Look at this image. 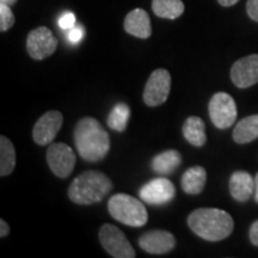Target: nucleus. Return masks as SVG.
Wrapping results in <instances>:
<instances>
[{"mask_svg": "<svg viewBox=\"0 0 258 258\" xmlns=\"http://www.w3.org/2000/svg\"><path fill=\"white\" fill-rule=\"evenodd\" d=\"M139 245L144 251L152 254H163L175 249L176 239L172 233L163 230L146 232L139 238Z\"/></svg>", "mask_w": 258, "mask_h": 258, "instance_id": "13", "label": "nucleus"}, {"mask_svg": "<svg viewBox=\"0 0 258 258\" xmlns=\"http://www.w3.org/2000/svg\"><path fill=\"white\" fill-rule=\"evenodd\" d=\"M15 24V15L11 6L0 3V31H8Z\"/></svg>", "mask_w": 258, "mask_h": 258, "instance_id": "23", "label": "nucleus"}, {"mask_svg": "<svg viewBox=\"0 0 258 258\" xmlns=\"http://www.w3.org/2000/svg\"><path fill=\"white\" fill-rule=\"evenodd\" d=\"M246 12L252 21L258 23V0H247Z\"/></svg>", "mask_w": 258, "mask_h": 258, "instance_id": "25", "label": "nucleus"}, {"mask_svg": "<svg viewBox=\"0 0 258 258\" xmlns=\"http://www.w3.org/2000/svg\"><path fill=\"white\" fill-rule=\"evenodd\" d=\"M59 25L61 29H64V30H71L74 25H76V16H74L72 12H67L61 16Z\"/></svg>", "mask_w": 258, "mask_h": 258, "instance_id": "24", "label": "nucleus"}, {"mask_svg": "<svg viewBox=\"0 0 258 258\" xmlns=\"http://www.w3.org/2000/svg\"><path fill=\"white\" fill-rule=\"evenodd\" d=\"M182 189L188 195H199L205 189L207 183V171L202 166H191L183 173Z\"/></svg>", "mask_w": 258, "mask_h": 258, "instance_id": "16", "label": "nucleus"}, {"mask_svg": "<svg viewBox=\"0 0 258 258\" xmlns=\"http://www.w3.org/2000/svg\"><path fill=\"white\" fill-rule=\"evenodd\" d=\"M112 189V182L99 171H85L73 179L69 188V198L76 205L89 206L102 201Z\"/></svg>", "mask_w": 258, "mask_h": 258, "instance_id": "3", "label": "nucleus"}, {"mask_svg": "<svg viewBox=\"0 0 258 258\" xmlns=\"http://www.w3.org/2000/svg\"><path fill=\"white\" fill-rule=\"evenodd\" d=\"M208 114L215 127L227 129L237 120V104L231 95L218 92L209 101Z\"/></svg>", "mask_w": 258, "mask_h": 258, "instance_id": "6", "label": "nucleus"}, {"mask_svg": "<svg viewBox=\"0 0 258 258\" xmlns=\"http://www.w3.org/2000/svg\"><path fill=\"white\" fill-rule=\"evenodd\" d=\"M231 196L238 202H247L254 194V178L246 171H235L230 178Z\"/></svg>", "mask_w": 258, "mask_h": 258, "instance_id": "15", "label": "nucleus"}, {"mask_svg": "<svg viewBox=\"0 0 258 258\" xmlns=\"http://www.w3.org/2000/svg\"><path fill=\"white\" fill-rule=\"evenodd\" d=\"M74 144L84 160L97 163L110 150V137L96 118L84 117L74 128Z\"/></svg>", "mask_w": 258, "mask_h": 258, "instance_id": "1", "label": "nucleus"}, {"mask_svg": "<svg viewBox=\"0 0 258 258\" xmlns=\"http://www.w3.org/2000/svg\"><path fill=\"white\" fill-rule=\"evenodd\" d=\"M0 3H2V4L9 5V6H14L16 3H17V0H0Z\"/></svg>", "mask_w": 258, "mask_h": 258, "instance_id": "31", "label": "nucleus"}, {"mask_svg": "<svg viewBox=\"0 0 258 258\" xmlns=\"http://www.w3.org/2000/svg\"><path fill=\"white\" fill-rule=\"evenodd\" d=\"M183 135L190 145L202 147L207 141L205 122L199 116H190L183 124Z\"/></svg>", "mask_w": 258, "mask_h": 258, "instance_id": "18", "label": "nucleus"}, {"mask_svg": "<svg viewBox=\"0 0 258 258\" xmlns=\"http://www.w3.org/2000/svg\"><path fill=\"white\" fill-rule=\"evenodd\" d=\"M152 10L158 17L176 19L184 12V4L182 0H153Z\"/></svg>", "mask_w": 258, "mask_h": 258, "instance_id": "20", "label": "nucleus"}, {"mask_svg": "<svg viewBox=\"0 0 258 258\" xmlns=\"http://www.w3.org/2000/svg\"><path fill=\"white\" fill-rule=\"evenodd\" d=\"M76 154L69 145L51 144L47 150V163L53 173L60 178H67L76 166Z\"/></svg>", "mask_w": 258, "mask_h": 258, "instance_id": "8", "label": "nucleus"}, {"mask_svg": "<svg viewBox=\"0 0 258 258\" xmlns=\"http://www.w3.org/2000/svg\"><path fill=\"white\" fill-rule=\"evenodd\" d=\"M253 198L256 203H258V172L257 175L254 176V194H253Z\"/></svg>", "mask_w": 258, "mask_h": 258, "instance_id": "30", "label": "nucleus"}, {"mask_svg": "<svg viewBox=\"0 0 258 258\" xmlns=\"http://www.w3.org/2000/svg\"><path fill=\"white\" fill-rule=\"evenodd\" d=\"M176 195L173 183L165 177L152 179L145 184L139 191V196L144 202L152 206H163L172 201Z\"/></svg>", "mask_w": 258, "mask_h": 258, "instance_id": "10", "label": "nucleus"}, {"mask_svg": "<svg viewBox=\"0 0 258 258\" xmlns=\"http://www.w3.org/2000/svg\"><path fill=\"white\" fill-rule=\"evenodd\" d=\"M182 163V156L178 151L167 150L156 156L151 161V167L158 175L166 176L172 173Z\"/></svg>", "mask_w": 258, "mask_h": 258, "instance_id": "17", "label": "nucleus"}, {"mask_svg": "<svg viewBox=\"0 0 258 258\" xmlns=\"http://www.w3.org/2000/svg\"><path fill=\"white\" fill-rule=\"evenodd\" d=\"M188 225L194 233L208 241L224 240L234 228L231 215L218 208H199L191 212Z\"/></svg>", "mask_w": 258, "mask_h": 258, "instance_id": "2", "label": "nucleus"}, {"mask_svg": "<svg viewBox=\"0 0 258 258\" xmlns=\"http://www.w3.org/2000/svg\"><path fill=\"white\" fill-rule=\"evenodd\" d=\"M232 135L235 143L240 145L258 139V115H251L240 120L235 124Z\"/></svg>", "mask_w": 258, "mask_h": 258, "instance_id": "19", "label": "nucleus"}, {"mask_svg": "<svg viewBox=\"0 0 258 258\" xmlns=\"http://www.w3.org/2000/svg\"><path fill=\"white\" fill-rule=\"evenodd\" d=\"M171 90L169 71L158 69L148 78L144 90V102L148 106H158L167 101Z\"/></svg>", "mask_w": 258, "mask_h": 258, "instance_id": "7", "label": "nucleus"}, {"mask_svg": "<svg viewBox=\"0 0 258 258\" xmlns=\"http://www.w3.org/2000/svg\"><path fill=\"white\" fill-rule=\"evenodd\" d=\"M16 166V150L11 140L6 137L0 138V176L11 175Z\"/></svg>", "mask_w": 258, "mask_h": 258, "instance_id": "21", "label": "nucleus"}, {"mask_svg": "<svg viewBox=\"0 0 258 258\" xmlns=\"http://www.w3.org/2000/svg\"><path fill=\"white\" fill-rule=\"evenodd\" d=\"M239 0H218V3L221 6H225V8H230V6H233L237 4Z\"/></svg>", "mask_w": 258, "mask_h": 258, "instance_id": "29", "label": "nucleus"}, {"mask_svg": "<svg viewBox=\"0 0 258 258\" xmlns=\"http://www.w3.org/2000/svg\"><path fill=\"white\" fill-rule=\"evenodd\" d=\"M108 211L115 220L132 227H143L148 221L144 203L127 194H115L108 202Z\"/></svg>", "mask_w": 258, "mask_h": 258, "instance_id": "4", "label": "nucleus"}, {"mask_svg": "<svg viewBox=\"0 0 258 258\" xmlns=\"http://www.w3.org/2000/svg\"><path fill=\"white\" fill-rule=\"evenodd\" d=\"M131 118V109L125 103L116 104L108 116V125L115 132H124Z\"/></svg>", "mask_w": 258, "mask_h": 258, "instance_id": "22", "label": "nucleus"}, {"mask_svg": "<svg viewBox=\"0 0 258 258\" xmlns=\"http://www.w3.org/2000/svg\"><path fill=\"white\" fill-rule=\"evenodd\" d=\"M63 117L62 114L57 110H49L38 118L32 129L34 141L40 146L53 143L56 134L62 127Z\"/></svg>", "mask_w": 258, "mask_h": 258, "instance_id": "11", "label": "nucleus"}, {"mask_svg": "<svg viewBox=\"0 0 258 258\" xmlns=\"http://www.w3.org/2000/svg\"><path fill=\"white\" fill-rule=\"evenodd\" d=\"M83 29L79 27H73L69 32V40L72 42V43H78V42L83 38Z\"/></svg>", "mask_w": 258, "mask_h": 258, "instance_id": "26", "label": "nucleus"}, {"mask_svg": "<svg viewBox=\"0 0 258 258\" xmlns=\"http://www.w3.org/2000/svg\"><path fill=\"white\" fill-rule=\"evenodd\" d=\"M231 79L239 89H247L257 84L258 54H251L235 61L231 69Z\"/></svg>", "mask_w": 258, "mask_h": 258, "instance_id": "12", "label": "nucleus"}, {"mask_svg": "<svg viewBox=\"0 0 258 258\" xmlns=\"http://www.w3.org/2000/svg\"><path fill=\"white\" fill-rule=\"evenodd\" d=\"M99 241L104 250L115 258H134L137 256L125 234L115 225L104 224L98 233Z\"/></svg>", "mask_w": 258, "mask_h": 258, "instance_id": "5", "label": "nucleus"}, {"mask_svg": "<svg viewBox=\"0 0 258 258\" xmlns=\"http://www.w3.org/2000/svg\"><path fill=\"white\" fill-rule=\"evenodd\" d=\"M10 234V226L8 222H6L4 219L0 220V237L5 238Z\"/></svg>", "mask_w": 258, "mask_h": 258, "instance_id": "28", "label": "nucleus"}, {"mask_svg": "<svg viewBox=\"0 0 258 258\" xmlns=\"http://www.w3.org/2000/svg\"><path fill=\"white\" fill-rule=\"evenodd\" d=\"M249 237L251 244H253L254 246H258V220H256L252 225H251Z\"/></svg>", "mask_w": 258, "mask_h": 258, "instance_id": "27", "label": "nucleus"}, {"mask_svg": "<svg viewBox=\"0 0 258 258\" xmlns=\"http://www.w3.org/2000/svg\"><path fill=\"white\" fill-rule=\"evenodd\" d=\"M124 30L132 36L139 38H148L152 34V27H151L150 16L143 9H134L125 16Z\"/></svg>", "mask_w": 258, "mask_h": 258, "instance_id": "14", "label": "nucleus"}, {"mask_svg": "<svg viewBox=\"0 0 258 258\" xmlns=\"http://www.w3.org/2000/svg\"><path fill=\"white\" fill-rule=\"evenodd\" d=\"M57 48V40L46 27H38L29 32L27 50L34 60H43L53 55Z\"/></svg>", "mask_w": 258, "mask_h": 258, "instance_id": "9", "label": "nucleus"}]
</instances>
